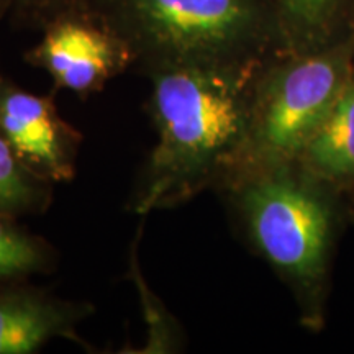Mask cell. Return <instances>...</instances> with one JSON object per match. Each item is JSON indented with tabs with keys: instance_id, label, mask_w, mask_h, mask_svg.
<instances>
[{
	"instance_id": "cell-8",
	"label": "cell",
	"mask_w": 354,
	"mask_h": 354,
	"mask_svg": "<svg viewBox=\"0 0 354 354\" xmlns=\"http://www.w3.org/2000/svg\"><path fill=\"white\" fill-rule=\"evenodd\" d=\"M304 151L310 165L325 174H354V84L344 86Z\"/></svg>"
},
{
	"instance_id": "cell-7",
	"label": "cell",
	"mask_w": 354,
	"mask_h": 354,
	"mask_svg": "<svg viewBox=\"0 0 354 354\" xmlns=\"http://www.w3.org/2000/svg\"><path fill=\"white\" fill-rule=\"evenodd\" d=\"M81 310L28 290L0 292V354L38 351L56 336H73Z\"/></svg>"
},
{
	"instance_id": "cell-13",
	"label": "cell",
	"mask_w": 354,
	"mask_h": 354,
	"mask_svg": "<svg viewBox=\"0 0 354 354\" xmlns=\"http://www.w3.org/2000/svg\"><path fill=\"white\" fill-rule=\"evenodd\" d=\"M12 2H15V0H0V19L6 15V12L8 10V7H10Z\"/></svg>"
},
{
	"instance_id": "cell-2",
	"label": "cell",
	"mask_w": 354,
	"mask_h": 354,
	"mask_svg": "<svg viewBox=\"0 0 354 354\" xmlns=\"http://www.w3.org/2000/svg\"><path fill=\"white\" fill-rule=\"evenodd\" d=\"M109 24L154 69L225 64L256 26L250 0H104Z\"/></svg>"
},
{
	"instance_id": "cell-4",
	"label": "cell",
	"mask_w": 354,
	"mask_h": 354,
	"mask_svg": "<svg viewBox=\"0 0 354 354\" xmlns=\"http://www.w3.org/2000/svg\"><path fill=\"white\" fill-rule=\"evenodd\" d=\"M245 210L254 241L274 266L297 279L322 271L328 215L307 189L286 177H268L246 190Z\"/></svg>"
},
{
	"instance_id": "cell-11",
	"label": "cell",
	"mask_w": 354,
	"mask_h": 354,
	"mask_svg": "<svg viewBox=\"0 0 354 354\" xmlns=\"http://www.w3.org/2000/svg\"><path fill=\"white\" fill-rule=\"evenodd\" d=\"M336 0H279L292 20L300 25H317L325 19Z\"/></svg>"
},
{
	"instance_id": "cell-9",
	"label": "cell",
	"mask_w": 354,
	"mask_h": 354,
	"mask_svg": "<svg viewBox=\"0 0 354 354\" xmlns=\"http://www.w3.org/2000/svg\"><path fill=\"white\" fill-rule=\"evenodd\" d=\"M39 190L33 183L32 172L21 165L8 141L0 133V212L15 214L33 209Z\"/></svg>"
},
{
	"instance_id": "cell-3",
	"label": "cell",
	"mask_w": 354,
	"mask_h": 354,
	"mask_svg": "<svg viewBox=\"0 0 354 354\" xmlns=\"http://www.w3.org/2000/svg\"><path fill=\"white\" fill-rule=\"evenodd\" d=\"M344 86L343 63L333 56L307 57L279 71L254 125L259 156L281 161L304 151Z\"/></svg>"
},
{
	"instance_id": "cell-10",
	"label": "cell",
	"mask_w": 354,
	"mask_h": 354,
	"mask_svg": "<svg viewBox=\"0 0 354 354\" xmlns=\"http://www.w3.org/2000/svg\"><path fill=\"white\" fill-rule=\"evenodd\" d=\"M44 261L41 245L0 212V279L37 272L43 269Z\"/></svg>"
},
{
	"instance_id": "cell-6",
	"label": "cell",
	"mask_w": 354,
	"mask_h": 354,
	"mask_svg": "<svg viewBox=\"0 0 354 354\" xmlns=\"http://www.w3.org/2000/svg\"><path fill=\"white\" fill-rule=\"evenodd\" d=\"M0 133L30 171L55 180L74 176V133L48 97L0 82Z\"/></svg>"
},
{
	"instance_id": "cell-1",
	"label": "cell",
	"mask_w": 354,
	"mask_h": 354,
	"mask_svg": "<svg viewBox=\"0 0 354 354\" xmlns=\"http://www.w3.org/2000/svg\"><path fill=\"white\" fill-rule=\"evenodd\" d=\"M158 130L136 212L148 214L183 198L241 138L246 113L227 64L154 69Z\"/></svg>"
},
{
	"instance_id": "cell-5",
	"label": "cell",
	"mask_w": 354,
	"mask_h": 354,
	"mask_svg": "<svg viewBox=\"0 0 354 354\" xmlns=\"http://www.w3.org/2000/svg\"><path fill=\"white\" fill-rule=\"evenodd\" d=\"M135 53L107 20H94L74 10L48 24L28 61L51 74L57 87L74 92L99 91L130 63Z\"/></svg>"
},
{
	"instance_id": "cell-12",
	"label": "cell",
	"mask_w": 354,
	"mask_h": 354,
	"mask_svg": "<svg viewBox=\"0 0 354 354\" xmlns=\"http://www.w3.org/2000/svg\"><path fill=\"white\" fill-rule=\"evenodd\" d=\"M74 0H15L17 7L21 12L35 13V15H43V13H59L66 12L64 7H68Z\"/></svg>"
}]
</instances>
